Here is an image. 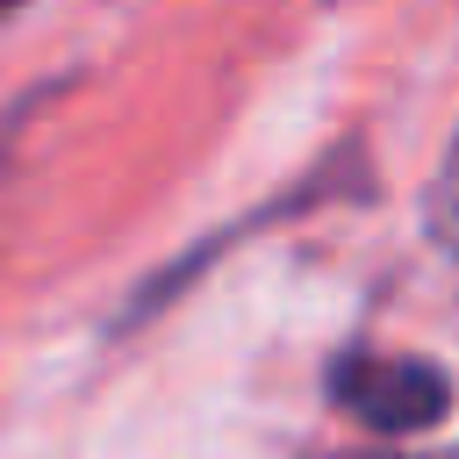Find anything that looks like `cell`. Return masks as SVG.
<instances>
[{
	"mask_svg": "<svg viewBox=\"0 0 459 459\" xmlns=\"http://www.w3.org/2000/svg\"><path fill=\"white\" fill-rule=\"evenodd\" d=\"M22 7H29V0H0V22H7V14H22Z\"/></svg>",
	"mask_w": 459,
	"mask_h": 459,
	"instance_id": "277c9868",
	"label": "cell"
},
{
	"mask_svg": "<svg viewBox=\"0 0 459 459\" xmlns=\"http://www.w3.org/2000/svg\"><path fill=\"white\" fill-rule=\"evenodd\" d=\"M344 459H459V452H344Z\"/></svg>",
	"mask_w": 459,
	"mask_h": 459,
	"instance_id": "3957f363",
	"label": "cell"
},
{
	"mask_svg": "<svg viewBox=\"0 0 459 459\" xmlns=\"http://www.w3.org/2000/svg\"><path fill=\"white\" fill-rule=\"evenodd\" d=\"M423 222H430L437 251L459 258V136H452V151H445V165H437V179H430V194H423Z\"/></svg>",
	"mask_w": 459,
	"mask_h": 459,
	"instance_id": "7a4b0ae2",
	"label": "cell"
},
{
	"mask_svg": "<svg viewBox=\"0 0 459 459\" xmlns=\"http://www.w3.org/2000/svg\"><path fill=\"white\" fill-rule=\"evenodd\" d=\"M323 387L344 416H359L366 430H387V437H409V430H430L452 416V373L430 359H409V351H359L351 344L330 359Z\"/></svg>",
	"mask_w": 459,
	"mask_h": 459,
	"instance_id": "6da1fadb",
	"label": "cell"
}]
</instances>
